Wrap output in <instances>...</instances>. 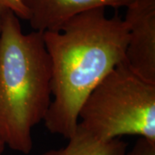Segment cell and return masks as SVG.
Here are the masks:
<instances>
[{"mask_svg": "<svg viewBox=\"0 0 155 155\" xmlns=\"http://www.w3.org/2000/svg\"><path fill=\"white\" fill-rule=\"evenodd\" d=\"M126 8L124 61L139 77L155 84V0H134Z\"/></svg>", "mask_w": 155, "mask_h": 155, "instance_id": "4", "label": "cell"}, {"mask_svg": "<svg viewBox=\"0 0 155 155\" xmlns=\"http://www.w3.org/2000/svg\"><path fill=\"white\" fill-rule=\"evenodd\" d=\"M127 155H155V142L142 137H138Z\"/></svg>", "mask_w": 155, "mask_h": 155, "instance_id": "8", "label": "cell"}, {"mask_svg": "<svg viewBox=\"0 0 155 155\" xmlns=\"http://www.w3.org/2000/svg\"><path fill=\"white\" fill-rule=\"evenodd\" d=\"M78 126L104 140L136 135L155 142V84L120 63L84 101Z\"/></svg>", "mask_w": 155, "mask_h": 155, "instance_id": "3", "label": "cell"}, {"mask_svg": "<svg viewBox=\"0 0 155 155\" xmlns=\"http://www.w3.org/2000/svg\"><path fill=\"white\" fill-rule=\"evenodd\" d=\"M6 147L5 143V141L3 140V139L0 137V155H2L3 153V152H4V150H5V147Z\"/></svg>", "mask_w": 155, "mask_h": 155, "instance_id": "9", "label": "cell"}, {"mask_svg": "<svg viewBox=\"0 0 155 155\" xmlns=\"http://www.w3.org/2000/svg\"><path fill=\"white\" fill-rule=\"evenodd\" d=\"M35 31H58L67 21L86 11L127 7L134 0H21Z\"/></svg>", "mask_w": 155, "mask_h": 155, "instance_id": "5", "label": "cell"}, {"mask_svg": "<svg viewBox=\"0 0 155 155\" xmlns=\"http://www.w3.org/2000/svg\"><path fill=\"white\" fill-rule=\"evenodd\" d=\"M6 11L13 12L19 19L28 20V13L21 0H0V15Z\"/></svg>", "mask_w": 155, "mask_h": 155, "instance_id": "7", "label": "cell"}, {"mask_svg": "<svg viewBox=\"0 0 155 155\" xmlns=\"http://www.w3.org/2000/svg\"><path fill=\"white\" fill-rule=\"evenodd\" d=\"M52 66V100L44 120L50 133L70 138L78 112L93 89L125 61L128 33L118 14L105 9L72 17L58 31L43 32Z\"/></svg>", "mask_w": 155, "mask_h": 155, "instance_id": "1", "label": "cell"}, {"mask_svg": "<svg viewBox=\"0 0 155 155\" xmlns=\"http://www.w3.org/2000/svg\"><path fill=\"white\" fill-rule=\"evenodd\" d=\"M41 155H127V144L120 138L100 140L78 126L65 147Z\"/></svg>", "mask_w": 155, "mask_h": 155, "instance_id": "6", "label": "cell"}, {"mask_svg": "<svg viewBox=\"0 0 155 155\" xmlns=\"http://www.w3.org/2000/svg\"><path fill=\"white\" fill-rule=\"evenodd\" d=\"M1 27H2V17L0 15V32H1Z\"/></svg>", "mask_w": 155, "mask_h": 155, "instance_id": "10", "label": "cell"}, {"mask_svg": "<svg viewBox=\"0 0 155 155\" xmlns=\"http://www.w3.org/2000/svg\"><path fill=\"white\" fill-rule=\"evenodd\" d=\"M0 137L23 154L33 147L31 131L44 121L52 102V66L43 33L22 32L11 11L1 15Z\"/></svg>", "mask_w": 155, "mask_h": 155, "instance_id": "2", "label": "cell"}]
</instances>
